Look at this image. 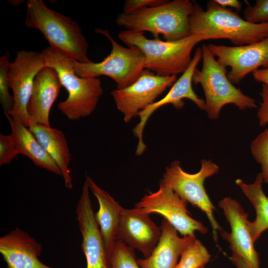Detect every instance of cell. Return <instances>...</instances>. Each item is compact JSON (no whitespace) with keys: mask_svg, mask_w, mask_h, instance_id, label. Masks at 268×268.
Wrapping results in <instances>:
<instances>
[{"mask_svg":"<svg viewBox=\"0 0 268 268\" xmlns=\"http://www.w3.org/2000/svg\"><path fill=\"white\" fill-rule=\"evenodd\" d=\"M189 26L191 34L201 35L204 40L228 39L236 46L256 43L268 36V23H250L215 0L207 3L206 10L194 1Z\"/></svg>","mask_w":268,"mask_h":268,"instance_id":"1","label":"cell"},{"mask_svg":"<svg viewBox=\"0 0 268 268\" xmlns=\"http://www.w3.org/2000/svg\"><path fill=\"white\" fill-rule=\"evenodd\" d=\"M40 53L45 66L56 70L68 93L67 99L58 104L59 110L71 121L90 116L103 93L100 78L79 76L74 70L73 59L50 46Z\"/></svg>","mask_w":268,"mask_h":268,"instance_id":"2","label":"cell"},{"mask_svg":"<svg viewBox=\"0 0 268 268\" xmlns=\"http://www.w3.org/2000/svg\"><path fill=\"white\" fill-rule=\"evenodd\" d=\"M24 23L38 30L50 47L82 63L92 62L88 57L89 45L78 23L48 7L42 0H28Z\"/></svg>","mask_w":268,"mask_h":268,"instance_id":"3","label":"cell"},{"mask_svg":"<svg viewBox=\"0 0 268 268\" xmlns=\"http://www.w3.org/2000/svg\"><path fill=\"white\" fill-rule=\"evenodd\" d=\"M118 37L128 46L140 49L144 56V69L163 76L182 74L192 61L193 48L204 40L202 36L195 34L172 41L149 39L144 32L128 30L121 31Z\"/></svg>","mask_w":268,"mask_h":268,"instance_id":"4","label":"cell"},{"mask_svg":"<svg viewBox=\"0 0 268 268\" xmlns=\"http://www.w3.org/2000/svg\"><path fill=\"white\" fill-rule=\"evenodd\" d=\"M193 2L190 0H167L158 6L130 13H120L115 22L126 30L149 32L154 38L162 35L166 41L178 40L191 34L189 17Z\"/></svg>","mask_w":268,"mask_h":268,"instance_id":"5","label":"cell"},{"mask_svg":"<svg viewBox=\"0 0 268 268\" xmlns=\"http://www.w3.org/2000/svg\"><path fill=\"white\" fill-rule=\"evenodd\" d=\"M202 65L196 68L193 76L195 85L200 84L205 100L204 111L212 120L219 118L226 105L232 104L241 110L257 107L256 100L233 85L227 77L226 67L219 63L203 44L201 47Z\"/></svg>","mask_w":268,"mask_h":268,"instance_id":"6","label":"cell"},{"mask_svg":"<svg viewBox=\"0 0 268 268\" xmlns=\"http://www.w3.org/2000/svg\"><path fill=\"white\" fill-rule=\"evenodd\" d=\"M95 31L106 37L111 43L110 53L102 61L82 63L73 60L74 70L81 77H99L106 75L117 84V88H125L139 77L144 69V56L138 47H125L117 43L107 30L96 28Z\"/></svg>","mask_w":268,"mask_h":268,"instance_id":"7","label":"cell"},{"mask_svg":"<svg viewBox=\"0 0 268 268\" xmlns=\"http://www.w3.org/2000/svg\"><path fill=\"white\" fill-rule=\"evenodd\" d=\"M199 171L189 173L181 166L179 161L167 167L160 184L170 187L181 198L197 207L206 214L212 229L213 238L217 242V231H223L214 216L212 204L204 187V181L219 171V166L212 160L202 159Z\"/></svg>","mask_w":268,"mask_h":268,"instance_id":"8","label":"cell"},{"mask_svg":"<svg viewBox=\"0 0 268 268\" xmlns=\"http://www.w3.org/2000/svg\"><path fill=\"white\" fill-rule=\"evenodd\" d=\"M45 67L40 53L27 50L17 52L9 64L8 82L14 103L7 115L28 128L36 124L28 112L34 82L38 72Z\"/></svg>","mask_w":268,"mask_h":268,"instance_id":"9","label":"cell"},{"mask_svg":"<svg viewBox=\"0 0 268 268\" xmlns=\"http://www.w3.org/2000/svg\"><path fill=\"white\" fill-rule=\"evenodd\" d=\"M229 223L230 233L220 232V235L229 244L232 251L230 260L237 268H260L259 254L254 247L250 228L248 214L235 200L226 197L218 202Z\"/></svg>","mask_w":268,"mask_h":268,"instance_id":"10","label":"cell"},{"mask_svg":"<svg viewBox=\"0 0 268 268\" xmlns=\"http://www.w3.org/2000/svg\"><path fill=\"white\" fill-rule=\"evenodd\" d=\"M187 203L170 187L159 184V189L145 195L135 204V208L148 215L155 213L162 215L183 236L194 235L197 231L205 234L207 228L190 216Z\"/></svg>","mask_w":268,"mask_h":268,"instance_id":"11","label":"cell"},{"mask_svg":"<svg viewBox=\"0 0 268 268\" xmlns=\"http://www.w3.org/2000/svg\"><path fill=\"white\" fill-rule=\"evenodd\" d=\"M177 80L176 75L160 76L144 69L138 79L130 86L114 89L112 96L117 109L130 122L138 113L155 102L156 99Z\"/></svg>","mask_w":268,"mask_h":268,"instance_id":"12","label":"cell"},{"mask_svg":"<svg viewBox=\"0 0 268 268\" xmlns=\"http://www.w3.org/2000/svg\"><path fill=\"white\" fill-rule=\"evenodd\" d=\"M207 46L219 63L230 67L227 76L233 84L239 83L248 74L261 67H268V36L259 42L242 46Z\"/></svg>","mask_w":268,"mask_h":268,"instance_id":"13","label":"cell"},{"mask_svg":"<svg viewBox=\"0 0 268 268\" xmlns=\"http://www.w3.org/2000/svg\"><path fill=\"white\" fill-rule=\"evenodd\" d=\"M201 59V47H198L195 51L188 67L173 84L166 95L138 113L139 122L133 129L134 134L138 139L135 150L136 155H141L146 149V146L142 138L144 128L150 116L160 108L167 104H172L175 108L179 110L184 105L183 99H188L193 102L199 109L204 110L205 101L195 92L192 87L193 74Z\"/></svg>","mask_w":268,"mask_h":268,"instance_id":"14","label":"cell"},{"mask_svg":"<svg viewBox=\"0 0 268 268\" xmlns=\"http://www.w3.org/2000/svg\"><path fill=\"white\" fill-rule=\"evenodd\" d=\"M76 212L82 236L81 247L85 256L86 268H111L110 257L92 207L86 178Z\"/></svg>","mask_w":268,"mask_h":268,"instance_id":"15","label":"cell"},{"mask_svg":"<svg viewBox=\"0 0 268 268\" xmlns=\"http://www.w3.org/2000/svg\"><path fill=\"white\" fill-rule=\"evenodd\" d=\"M161 229L148 214L136 208L122 207L116 231V241L121 240L134 249L141 252L144 258L148 257L157 245Z\"/></svg>","mask_w":268,"mask_h":268,"instance_id":"16","label":"cell"},{"mask_svg":"<svg viewBox=\"0 0 268 268\" xmlns=\"http://www.w3.org/2000/svg\"><path fill=\"white\" fill-rule=\"evenodd\" d=\"M42 245L18 228L0 238V253L7 268H52L38 259Z\"/></svg>","mask_w":268,"mask_h":268,"instance_id":"17","label":"cell"},{"mask_svg":"<svg viewBox=\"0 0 268 268\" xmlns=\"http://www.w3.org/2000/svg\"><path fill=\"white\" fill-rule=\"evenodd\" d=\"M160 227L161 236L151 255L137 259L141 268H175L179 257L196 239L195 235L179 237L177 231L164 218Z\"/></svg>","mask_w":268,"mask_h":268,"instance_id":"18","label":"cell"},{"mask_svg":"<svg viewBox=\"0 0 268 268\" xmlns=\"http://www.w3.org/2000/svg\"><path fill=\"white\" fill-rule=\"evenodd\" d=\"M62 85L56 70L45 67L36 75L28 106L35 124L50 126V114Z\"/></svg>","mask_w":268,"mask_h":268,"instance_id":"19","label":"cell"},{"mask_svg":"<svg viewBox=\"0 0 268 268\" xmlns=\"http://www.w3.org/2000/svg\"><path fill=\"white\" fill-rule=\"evenodd\" d=\"M29 129L60 169L65 187L72 189V178L69 169L71 155L64 133L50 126L39 124Z\"/></svg>","mask_w":268,"mask_h":268,"instance_id":"20","label":"cell"},{"mask_svg":"<svg viewBox=\"0 0 268 268\" xmlns=\"http://www.w3.org/2000/svg\"><path fill=\"white\" fill-rule=\"evenodd\" d=\"M89 190L99 203L95 217L107 252L110 254L116 241V231L122 207L106 191L99 187L86 175Z\"/></svg>","mask_w":268,"mask_h":268,"instance_id":"21","label":"cell"},{"mask_svg":"<svg viewBox=\"0 0 268 268\" xmlns=\"http://www.w3.org/2000/svg\"><path fill=\"white\" fill-rule=\"evenodd\" d=\"M20 154L26 156L37 166L56 175L62 172L29 129L14 121L9 115H5Z\"/></svg>","mask_w":268,"mask_h":268,"instance_id":"22","label":"cell"},{"mask_svg":"<svg viewBox=\"0 0 268 268\" xmlns=\"http://www.w3.org/2000/svg\"><path fill=\"white\" fill-rule=\"evenodd\" d=\"M263 183L261 173L257 174L255 181L251 184H247L240 179L235 181L256 211V219L250 222L251 233L255 242L268 229V197L264 192Z\"/></svg>","mask_w":268,"mask_h":268,"instance_id":"23","label":"cell"},{"mask_svg":"<svg viewBox=\"0 0 268 268\" xmlns=\"http://www.w3.org/2000/svg\"><path fill=\"white\" fill-rule=\"evenodd\" d=\"M210 255L201 242L196 239L183 252L175 268H200L204 267Z\"/></svg>","mask_w":268,"mask_h":268,"instance_id":"24","label":"cell"},{"mask_svg":"<svg viewBox=\"0 0 268 268\" xmlns=\"http://www.w3.org/2000/svg\"><path fill=\"white\" fill-rule=\"evenodd\" d=\"M109 257L111 268H141L134 249L121 240L116 241Z\"/></svg>","mask_w":268,"mask_h":268,"instance_id":"25","label":"cell"},{"mask_svg":"<svg viewBox=\"0 0 268 268\" xmlns=\"http://www.w3.org/2000/svg\"><path fill=\"white\" fill-rule=\"evenodd\" d=\"M10 53L6 51L0 57V102L4 115L8 114L13 106V95L10 93L8 70Z\"/></svg>","mask_w":268,"mask_h":268,"instance_id":"26","label":"cell"},{"mask_svg":"<svg viewBox=\"0 0 268 268\" xmlns=\"http://www.w3.org/2000/svg\"><path fill=\"white\" fill-rule=\"evenodd\" d=\"M251 154L261 166L264 183L268 184V129L259 134L250 145Z\"/></svg>","mask_w":268,"mask_h":268,"instance_id":"27","label":"cell"},{"mask_svg":"<svg viewBox=\"0 0 268 268\" xmlns=\"http://www.w3.org/2000/svg\"><path fill=\"white\" fill-rule=\"evenodd\" d=\"M244 19L254 24L268 23V0H257L253 5L245 8Z\"/></svg>","mask_w":268,"mask_h":268,"instance_id":"28","label":"cell"},{"mask_svg":"<svg viewBox=\"0 0 268 268\" xmlns=\"http://www.w3.org/2000/svg\"><path fill=\"white\" fill-rule=\"evenodd\" d=\"M20 153L11 134H0V165L10 164Z\"/></svg>","mask_w":268,"mask_h":268,"instance_id":"29","label":"cell"},{"mask_svg":"<svg viewBox=\"0 0 268 268\" xmlns=\"http://www.w3.org/2000/svg\"><path fill=\"white\" fill-rule=\"evenodd\" d=\"M166 0H127L123 5V12L130 13L144 9L163 4Z\"/></svg>","mask_w":268,"mask_h":268,"instance_id":"30","label":"cell"},{"mask_svg":"<svg viewBox=\"0 0 268 268\" xmlns=\"http://www.w3.org/2000/svg\"><path fill=\"white\" fill-rule=\"evenodd\" d=\"M260 95L262 99L257 112L259 124L264 127L268 124V86L262 84Z\"/></svg>","mask_w":268,"mask_h":268,"instance_id":"31","label":"cell"},{"mask_svg":"<svg viewBox=\"0 0 268 268\" xmlns=\"http://www.w3.org/2000/svg\"><path fill=\"white\" fill-rule=\"evenodd\" d=\"M253 76L255 81L268 86V67L258 69L253 72Z\"/></svg>","mask_w":268,"mask_h":268,"instance_id":"32","label":"cell"},{"mask_svg":"<svg viewBox=\"0 0 268 268\" xmlns=\"http://www.w3.org/2000/svg\"><path fill=\"white\" fill-rule=\"evenodd\" d=\"M215 1L220 6L233 8L237 12L240 11L242 8L241 3L237 0H215Z\"/></svg>","mask_w":268,"mask_h":268,"instance_id":"33","label":"cell"},{"mask_svg":"<svg viewBox=\"0 0 268 268\" xmlns=\"http://www.w3.org/2000/svg\"><path fill=\"white\" fill-rule=\"evenodd\" d=\"M9 2L13 6H19L24 2L23 0H9Z\"/></svg>","mask_w":268,"mask_h":268,"instance_id":"34","label":"cell"},{"mask_svg":"<svg viewBox=\"0 0 268 268\" xmlns=\"http://www.w3.org/2000/svg\"><path fill=\"white\" fill-rule=\"evenodd\" d=\"M200 268H204V267H201Z\"/></svg>","mask_w":268,"mask_h":268,"instance_id":"35","label":"cell"}]
</instances>
